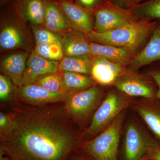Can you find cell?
<instances>
[{
  "mask_svg": "<svg viewBox=\"0 0 160 160\" xmlns=\"http://www.w3.org/2000/svg\"><path fill=\"white\" fill-rule=\"evenodd\" d=\"M132 105L160 145V100L144 99Z\"/></svg>",
  "mask_w": 160,
  "mask_h": 160,
  "instance_id": "4fadbf2b",
  "label": "cell"
},
{
  "mask_svg": "<svg viewBox=\"0 0 160 160\" xmlns=\"http://www.w3.org/2000/svg\"><path fill=\"white\" fill-rule=\"evenodd\" d=\"M46 12L45 22L46 28L53 32H62L70 30V24L55 0H45Z\"/></svg>",
  "mask_w": 160,
  "mask_h": 160,
  "instance_id": "ac0fdd59",
  "label": "cell"
},
{
  "mask_svg": "<svg viewBox=\"0 0 160 160\" xmlns=\"http://www.w3.org/2000/svg\"><path fill=\"white\" fill-rule=\"evenodd\" d=\"M160 61V20L145 46L136 55L129 69L137 71L141 67Z\"/></svg>",
  "mask_w": 160,
  "mask_h": 160,
  "instance_id": "5bb4252c",
  "label": "cell"
},
{
  "mask_svg": "<svg viewBox=\"0 0 160 160\" xmlns=\"http://www.w3.org/2000/svg\"><path fill=\"white\" fill-rule=\"evenodd\" d=\"M113 86L118 91L129 97L157 99L158 88L154 80L148 74H140L129 68Z\"/></svg>",
  "mask_w": 160,
  "mask_h": 160,
  "instance_id": "ba28073f",
  "label": "cell"
},
{
  "mask_svg": "<svg viewBox=\"0 0 160 160\" xmlns=\"http://www.w3.org/2000/svg\"><path fill=\"white\" fill-rule=\"evenodd\" d=\"M14 86L9 78L2 74L0 75V99L1 102H6L9 100L13 92Z\"/></svg>",
  "mask_w": 160,
  "mask_h": 160,
  "instance_id": "4316f807",
  "label": "cell"
},
{
  "mask_svg": "<svg viewBox=\"0 0 160 160\" xmlns=\"http://www.w3.org/2000/svg\"><path fill=\"white\" fill-rule=\"evenodd\" d=\"M75 2L89 11H92L104 0H74Z\"/></svg>",
  "mask_w": 160,
  "mask_h": 160,
  "instance_id": "f546056e",
  "label": "cell"
},
{
  "mask_svg": "<svg viewBox=\"0 0 160 160\" xmlns=\"http://www.w3.org/2000/svg\"><path fill=\"white\" fill-rule=\"evenodd\" d=\"M23 43L22 34L16 26L7 25L1 31L0 46L2 49H16L22 46Z\"/></svg>",
  "mask_w": 160,
  "mask_h": 160,
  "instance_id": "7402d4cb",
  "label": "cell"
},
{
  "mask_svg": "<svg viewBox=\"0 0 160 160\" xmlns=\"http://www.w3.org/2000/svg\"><path fill=\"white\" fill-rule=\"evenodd\" d=\"M158 20L138 18L132 22L103 32L85 33L90 42L111 45L136 55L145 46L155 29Z\"/></svg>",
  "mask_w": 160,
  "mask_h": 160,
  "instance_id": "7a4b0ae2",
  "label": "cell"
},
{
  "mask_svg": "<svg viewBox=\"0 0 160 160\" xmlns=\"http://www.w3.org/2000/svg\"><path fill=\"white\" fill-rule=\"evenodd\" d=\"M14 92L15 100L32 106H43L65 102L72 93H52L37 84L19 86Z\"/></svg>",
  "mask_w": 160,
  "mask_h": 160,
  "instance_id": "9c48e42d",
  "label": "cell"
},
{
  "mask_svg": "<svg viewBox=\"0 0 160 160\" xmlns=\"http://www.w3.org/2000/svg\"><path fill=\"white\" fill-rule=\"evenodd\" d=\"M89 54L92 57L106 58L113 62L129 66L135 55L126 49L111 45L90 42Z\"/></svg>",
  "mask_w": 160,
  "mask_h": 160,
  "instance_id": "9a60e30c",
  "label": "cell"
},
{
  "mask_svg": "<svg viewBox=\"0 0 160 160\" xmlns=\"http://www.w3.org/2000/svg\"><path fill=\"white\" fill-rule=\"evenodd\" d=\"M92 12L95 17L92 31L96 32L110 31L139 18L133 14L131 9L117 6L110 0H104Z\"/></svg>",
  "mask_w": 160,
  "mask_h": 160,
  "instance_id": "52a82bcc",
  "label": "cell"
},
{
  "mask_svg": "<svg viewBox=\"0 0 160 160\" xmlns=\"http://www.w3.org/2000/svg\"><path fill=\"white\" fill-rule=\"evenodd\" d=\"M20 9L23 15L33 25L45 22L46 7L45 0H21Z\"/></svg>",
  "mask_w": 160,
  "mask_h": 160,
  "instance_id": "ffe728a7",
  "label": "cell"
},
{
  "mask_svg": "<svg viewBox=\"0 0 160 160\" xmlns=\"http://www.w3.org/2000/svg\"><path fill=\"white\" fill-rule=\"evenodd\" d=\"M9 113L14 129L0 138V152L12 160H69L82 139L64 102L32 106L15 100Z\"/></svg>",
  "mask_w": 160,
  "mask_h": 160,
  "instance_id": "6da1fadb",
  "label": "cell"
},
{
  "mask_svg": "<svg viewBox=\"0 0 160 160\" xmlns=\"http://www.w3.org/2000/svg\"><path fill=\"white\" fill-rule=\"evenodd\" d=\"M147 74L151 77L157 85L158 91L157 99L160 100V61L150 64Z\"/></svg>",
  "mask_w": 160,
  "mask_h": 160,
  "instance_id": "f1b7e54d",
  "label": "cell"
},
{
  "mask_svg": "<svg viewBox=\"0 0 160 160\" xmlns=\"http://www.w3.org/2000/svg\"><path fill=\"white\" fill-rule=\"evenodd\" d=\"M3 154L2 153L0 152V160H12L10 158L6 156L4 157L3 156Z\"/></svg>",
  "mask_w": 160,
  "mask_h": 160,
  "instance_id": "836d02e7",
  "label": "cell"
},
{
  "mask_svg": "<svg viewBox=\"0 0 160 160\" xmlns=\"http://www.w3.org/2000/svg\"><path fill=\"white\" fill-rule=\"evenodd\" d=\"M29 56L26 52L15 53L7 57L1 62L2 71L16 88L21 85Z\"/></svg>",
  "mask_w": 160,
  "mask_h": 160,
  "instance_id": "2e32d148",
  "label": "cell"
},
{
  "mask_svg": "<svg viewBox=\"0 0 160 160\" xmlns=\"http://www.w3.org/2000/svg\"><path fill=\"white\" fill-rule=\"evenodd\" d=\"M70 159H71V160H85L83 159V158H82L77 157L76 156H74V157L73 158L72 157V155L71 156Z\"/></svg>",
  "mask_w": 160,
  "mask_h": 160,
  "instance_id": "e575fe53",
  "label": "cell"
},
{
  "mask_svg": "<svg viewBox=\"0 0 160 160\" xmlns=\"http://www.w3.org/2000/svg\"><path fill=\"white\" fill-rule=\"evenodd\" d=\"M63 53L66 57L78 56L89 54V40L85 33L73 32L66 33L61 39Z\"/></svg>",
  "mask_w": 160,
  "mask_h": 160,
  "instance_id": "e0dca14e",
  "label": "cell"
},
{
  "mask_svg": "<svg viewBox=\"0 0 160 160\" xmlns=\"http://www.w3.org/2000/svg\"><path fill=\"white\" fill-rule=\"evenodd\" d=\"M52 93L65 92L62 85V72L58 71L39 78L34 83Z\"/></svg>",
  "mask_w": 160,
  "mask_h": 160,
  "instance_id": "cb8c5ba5",
  "label": "cell"
},
{
  "mask_svg": "<svg viewBox=\"0 0 160 160\" xmlns=\"http://www.w3.org/2000/svg\"><path fill=\"white\" fill-rule=\"evenodd\" d=\"M58 65V61L46 59L32 52L27 59L20 86L32 84L44 76L57 72Z\"/></svg>",
  "mask_w": 160,
  "mask_h": 160,
  "instance_id": "7c38bea8",
  "label": "cell"
},
{
  "mask_svg": "<svg viewBox=\"0 0 160 160\" xmlns=\"http://www.w3.org/2000/svg\"><path fill=\"white\" fill-rule=\"evenodd\" d=\"M92 63V56L90 54L66 57L59 62L58 71L78 72L90 76Z\"/></svg>",
  "mask_w": 160,
  "mask_h": 160,
  "instance_id": "d6986e66",
  "label": "cell"
},
{
  "mask_svg": "<svg viewBox=\"0 0 160 160\" xmlns=\"http://www.w3.org/2000/svg\"><path fill=\"white\" fill-rule=\"evenodd\" d=\"M129 96L117 90L109 91L95 112L90 124L81 134V138H91L99 134L119 114L133 104Z\"/></svg>",
  "mask_w": 160,
  "mask_h": 160,
  "instance_id": "277c9868",
  "label": "cell"
},
{
  "mask_svg": "<svg viewBox=\"0 0 160 160\" xmlns=\"http://www.w3.org/2000/svg\"><path fill=\"white\" fill-rule=\"evenodd\" d=\"M128 69L106 58L92 56L90 76L101 86H113Z\"/></svg>",
  "mask_w": 160,
  "mask_h": 160,
  "instance_id": "30bf717a",
  "label": "cell"
},
{
  "mask_svg": "<svg viewBox=\"0 0 160 160\" xmlns=\"http://www.w3.org/2000/svg\"><path fill=\"white\" fill-rule=\"evenodd\" d=\"M126 111L124 110L93 138L84 142L82 147L93 160H117Z\"/></svg>",
  "mask_w": 160,
  "mask_h": 160,
  "instance_id": "3957f363",
  "label": "cell"
},
{
  "mask_svg": "<svg viewBox=\"0 0 160 160\" xmlns=\"http://www.w3.org/2000/svg\"><path fill=\"white\" fill-rule=\"evenodd\" d=\"M34 52L41 57L50 61L61 60L64 54L62 45L58 44H36Z\"/></svg>",
  "mask_w": 160,
  "mask_h": 160,
  "instance_id": "d4e9b609",
  "label": "cell"
},
{
  "mask_svg": "<svg viewBox=\"0 0 160 160\" xmlns=\"http://www.w3.org/2000/svg\"><path fill=\"white\" fill-rule=\"evenodd\" d=\"M15 123L9 113L0 112V138L10 134L14 129Z\"/></svg>",
  "mask_w": 160,
  "mask_h": 160,
  "instance_id": "83f0119b",
  "label": "cell"
},
{
  "mask_svg": "<svg viewBox=\"0 0 160 160\" xmlns=\"http://www.w3.org/2000/svg\"><path fill=\"white\" fill-rule=\"evenodd\" d=\"M115 5L126 9H131L132 0H110Z\"/></svg>",
  "mask_w": 160,
  "mask_h": 160,
  "instance_id": "4dcf8cb0",
  "label": "cell"
},
{
  "mask_svg": "<svg viewBox=\"0 0 160 160\" xmlns=\"http://www.w3.org/2000/svg\"><path fill=\"white\" fill-rule=\"evenodd\" d=\"M36 44H58L62 45L61 39L52 32L45 29H37L34 31Z\"/></svg>",
  "mask_w": 160,
  "mask_h": 160,
  "instance_id": "484cf974",
  "label": "cell"
},
{
  "mask_svg": "<svg viewBox=\"0 0 160 160\" xmlns=\"http://www.w3.org/2000/svg\"><path fill=\"white\" fill-rule=\"evenodd\" d=\"M145 160H160V145L152 150Z\"/></svg>",
  "mask_w": 160,
  "mask_h": 160,
  "instance_id": "1f68e13d",
  "label": "cell"
},
{
  "mask_svg": "<svg viewBox=\"0 0 160 160\" xmlns=\"http://www.w3.org/2000/svg\"><path fill=\"white\" fill-rule=\"evenodd\" d=\"M104 91L95 86L72 93L64 103L66 112L76 124H82L92 118L104 99Z\"/></svg>",
  "mask_w": 160,
  "mask_h": 160,
  "instance_id": "8992f818",
  "label": "cell"
},
{
  "mask_svg": "<svg viewBox=\"0 0 160 160\" xmlns=\"http://www.w3.org/2000/svg\"><path fill=\"white\" fill-rule=\"evenodd\" d=\"M144 1H145V0H132V8L135 5L139 4V3L142 2Z\"/></svg>",
  "mask_w": 160,
  "mask_h": 160,
  "instance_id": "d6a6232c",
  "label": "cell"
},
{
  "mask_svg": "<svg viewBox=\"0 0 160 160\" xmlns=\"http://www.w3.org/2000/svg\"><path fill=\"white\" fill-rule=\"evenodd\" d=\"M123 153L124 160H145L160 144L136 120L128 121L125 128Z\"/></svg>",
  "mask_w": 160,
  "mask_h": 160,
  "instance_id": "5b68a950",
  "label": "cell"
},
{
  "mask_svg": "<svg viewBox=\"0 0 160 160\" xmlns=\"http://www.w3.org/2000/svg\"><path fill=\"white\" fill-rule=\"evenodd\" d=\"M9 1V0H2V2H6V1ZM18 1H21V0H18Z\"/></svg>",
  "mask_w": 160,
  "mask_h": 160,
  "instance_id": "d590c367",
  "label": "cell"
},
{
  "mask_svg": "<svg viewBox=\"0 0 160 160\" xmlns=\"http://www.w3.org/2000/svg\"><path fill=\"white\" fill-rule=\"evenodd\" d=\"M67 19L78 31L87 33L94 27L93 12L75 2L73 0H55Z\"/></svg>",
  "mask_w": 160,
  "mask_h": 160,
  "instance_id": "8fae6325",
  "label": "cell"
},
{
  "mask_svg": "<svg viewBox=\"0 0 160 160\" xmlns=\"http://www.w3.org/2000/svg\"><path fill=\"white\" fill-rule=\"evenodd\" d=\"M131 9L133 14L139 18L160 20V0H147Z\"/></svg>",
  "mask_w": 160,
  "mask_h": 160,
  "instance_id": "603a6c76",
  "label": "cell"
},
{
  "mask_svg": "<svg viewBox=\"0 0 160 160\" xmlns=\"http://www.w3.org/2000/svg\"><path fill=\"white\" fill-rule=\"evenodd\" d=\"M96 82L86 75L72 72H62V85L65 92L73 93L95 86Z\"/></svg>",
  "mask_w": 160,
  "mask_h": 160,
  "instance_id": "44dd1931",
  "label": "cell"
}]
</instances>
